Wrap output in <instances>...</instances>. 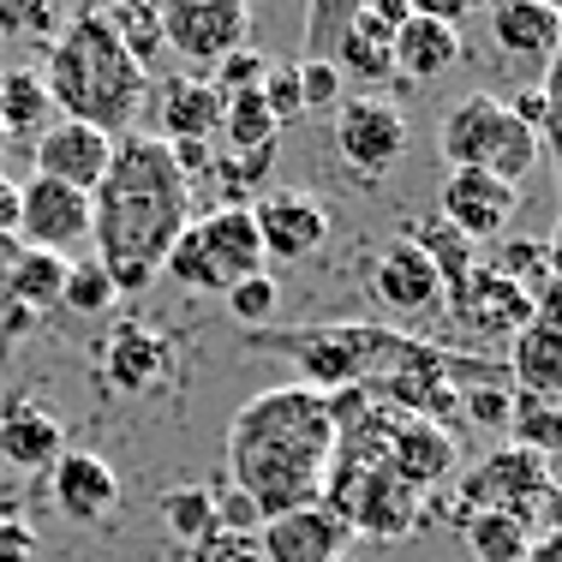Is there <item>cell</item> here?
I'll list each match as a JSON object with an SVG mask.
<instances>
[{"label": "cell", "mask_w": 562, "mask_h": 562, "mask_svg": "<svg viewBox=\"0 0 562 562\" xmlns=\"http://www.w3.org/2000/svg\"><path fill=\"white\" fill-rule=\"evenodd\" d=\"M192 222V186L173 168L156 132H126L114 162L90 192V258L109 270L114 293H144L162 281V263Z\"/></svg>", "instance_id": "6da1fadb"}, {"label": "cell", "mask_w": 562, "mask_h": 562, "mask_svg": "<svg viewBox=\"0 0 562 562\" xmlns=\"http://www.w3.org/2000/svg\"><path fill=\"white\" fill-rule=\"evenodd\" d=\"M437 156L449 168H473V173H497V180L520 186L532 168H539V138L508 114L503 97L491 90H473L443 114L437 126Z\"/></svg>", "instance_id": "8992f818"}, {"label": "cell", "mask_w": 562, "mask_h": 562, "mask_svg": "<svg viewBox=\"0 0 562 562\" xmlns=\"http://www.w3.org/2000/svg\"><path fill=\"white\" fill-rule=\"evenodd\" d=\"M7 144H12V138H7V126H0V156H7Z\"/></svg>", "instance_id": "db71d44e"}, {"label": "cell", "mask_w": 562, "mask_h": 562, "mask_svg": "<svg viewBox=\"0 0 562 562\" xmlns=\"http://www.w3.org/2000/svg\"><path fill=\"white\" fill-rule=\"evenodd\" d=\"M544 263H551V276L562 281V222L551 227V239H544Z\"/></svg>", "instance_id": "816d5d0a"}, {"label": "cell", "mask_w": 562, "mask_h": 562, "mask_svg": "<svg viewBox=\"0 0 562 562\" xmlns=\"http://www.w3.org/2000/svg\"><path fill=\"white\" fill-rule=\"evenodd\" d=\"M66 454V425L43 401L12 395L0 407V467H19V473H48Z\"/></svg>", "instance_id": "d6986e66"}, {"label": "cell", "mask_w": 562, "mask_h": 562, "mask_svg": "<svg viewBox=\"0 0 562 562\" xmlns=\"http://www.w3.org/2000/svg\"><path fill=\"white\" fill-rule=\"evenodd\" d=\"M120 305L109 270L97 258H72L66 263V288H60V312H78V317H109Z\"/></svg>", "instance_id": "4dcf8cb0"}, {"label": "cell", "mask_w": 562, "mask_h": 562, "mask_svg": "<svg viewBox=\"0 0 562 562\" xmlns=\"http://www.w3.org/2000/svg\"><path fill=\"white\" fill-rule=\"evenodd\" d=\"M263 109H270L276 126H288V120H305V102H300V78H293V66H270L258 85Z\"/></svg>", "instance_id": "b9f144b4"}, {"label": "cell", "mask_w": 562, "mask_h": 562, "mask_svg": "<svg viewBox=\"0 0 562 562\" xmlns=\"http://www.w3.org/2000/svg\"><path fill=\"white\" fill-rule=\"evenodd\" d=\"M19 246V180L0 173V251Z\"/></svg>", "instance_id": "c3c4849f"}, {"label": "cell", "mask_w": 562, "mask_h": 562, "mask_svg": "<svg viewBox=\"0 0 562 562\" xmlns=\"http://www.w3.org/2000/svg\"><path fill=\"white\" fill-rule=\"evenodd\" d=\"M461 532H467L473 562H527V551H532V520L503 515V508H479V515H467Z\"/></svg>", "instance_id": "484cf974"}, {"label": "cell", "mask_w": 562, "mask_h": 562, "mask_svg": "<svg viewBox=\"0 0 562 562\" xmlns=\"http://www.w3.org/2000/svg\"><path fill=\"white\" fill-rule=\"evenodd\" d=\"M520 210V186L497 180V173H473V168H449L443 192H437V216H443L467 246L479 239H503L508 222Z\"/></svg>", "instance_id": "7c38bea8"}, {"label": "cell", "mask_w": 562, "mask_h": 562, "mask_svg": "<svg viewBox=\"0 0 562 562\" xmlns=\"http://www.w3.org/2000/svg\"><path fill=\"white\" fill-rule=\"evenodd\" d=\"M102 378L120 395H156L180 378V353L150 324H114L109 341H102Z\"/></svg>", "instance_id": "5bb4252c"}, {"label": "cell", "mask_w": 562, "mask_h": 562, "mask_svg": "<svg viewBox=\"0 0 562 562\" xmlns=\"http://www.w3.org/2000/svg\"><path fill=\"white\" fill-rule=\"evenodd\" d=\"M329 66H336L341 78H359V85L378 97V85H390V78H395V31L378 19V12H359V19L336 36Z\"/></svg>", "instance_id": "603a6c76"}, {"label": "cell", "mask_w": 562, "mask_h": 562, "mask_svg": "<svg viewBox=\"0 0 562 562\" xmlns=\"http://www.w3.org/2000/svg\"><path fill=\"white\" fill-rule=\"evenodd\" d=\"M31 557H36V532H31V520L0 515V562H31Z\"/></svg>", "instance_id": "f6af8a7d"}, {"label": "cell", "mask_w": 562, "mask_h": 562, "mask_svg": "<svg viewBox=\"0 0 562 562\" xmlns=\"http://www.w3.org/2000/svg\"><path fill=\"white\" fill-rule=\"evenodd\" d=\"M222 138H227V156H251V150H270V144H281V126L270 120V109H263L258 90H239V97H227Z\"/></svg>", "instance_id": "f1b7e54d"}, {"label": "cell", "mask_w": 562, "mask_h": 562, "mask_svg": "<svg viewBox=\"0 0 562 562\" xmlns=\"http://www.w3.org/2000/svg\"><path fill=\"white\" fill-rule=\"evenodd\" d=\"M443 312L467 329L473 341H515L532 324V293L497 276L491 263H473L454 288L443 293Z\"/></svg>", "instance_id": "8fae6325"}, {"label": "cell", "mask_w": 562, "mask_h": 562, "mask_svg": "<svg viewBox=\"0 0 562 562\" xmlns=\"http://www.w3.org/2000/svg\"><path fill=\"white\" fill-rule=\"evenodd\" d=\"M66 24V12L55 0H0V36H36V43H55Z\"/></svg>", "instance_id": "e575fe53"}, {"label": "cell", "mask_w": 562, "mask_h": 562, "mask_svg": "<svg viewBox=\"0 0 562 562\" xmlns=\"http://www.w3.org/2000/svg\"><path fill=\"white\" fill-rule=\"evenodd\" d=\"M508 443L544 454V461H557L562 454V407L557 401H532V395H515V413H508Z\"/></svg>", "instance_id": "f546056e"}, {"label": "cell", "mask_w": 562, "mask_h": 562, "mask_svg": "<svg viewBox=\"0 0 562 562\" xmlns=\"http://www.w3.org/2000/svg\"><path fill=\"white\" fill-rule=\"evenodd\" d=\"M55 120L60 114L43 90V72H31V66H7V72H0V126H7V138L36 144Z\"/></svg>", "instance_id": "d4e9b609"}, {"label": "cell", "mask_w": 562, "mask_h": 562, "mask_svg": "<svg viewBox=\"0 0 562 562\" xmlns=\"http://www.w3.org/2000/svg\"><path fill=\"white\" fill-rule=\"evenodd\" d=\"M539 97H544L539 156L551 150V168H557V186H562V43H557V55H551V66H544V85H539Z\"/></svg>", "instance_id": "ab89813d"}, {"label": "cell", "mask_w": 562, "mask_h": 562, "mask_svg": "<svg viewBox=\"0 0 562 562\" xmlns=\"http://www.w3.org/2000/svg\"><path fill=\"white\" fill-rule=\"evenodd\" d=\"M485 263H491L497 276H508L515 288H527V293L539 288L544 276H551V263H544V239H503L497 258H485Z\"/></svg>", "instance_id": "d590c367"}, {"label": "cell", "mask_w": 562, "mask_h": 562, "mask_svg": "<svg viewBox=\"0 0 562 562\" xmlns=\"http://www.w3.org/2000/svg\"><path fill=\"white\" fill-rule=\"evenodd\" d=\"M401 239H413V246H419L425 258H431V270L443 276V293H449L454 281L467 276V270H473V263H479V251L467 246V239L454 234V227H449L443 216H413V222H407V234H401Z\"/></svg>", "instance_id": "83f0119b"}, {"label": "cell", "mask_w": 562, "mask_h": 562, "mask_svg": "<svg viewBox=\"0 0 562 562\" xmlns=\"http://www.w3.org/2000/svg\"><path fill=\"white\" fill-rule=\"evenodd\" d=\"M246 210L263 239V263H312L329 239V210L305 186H263Z\"/></svg>", "instance_id": "30bf717a"}, {"label": "cell", "mask_w": 562, "mask_h": 562, "mask_svg": "<svg viewBox=\"0 0 562 562\" xmlns=\"http://www.w3.org/2000/svg\"><path fill=\"white\" fill-rule=\"evenodd\" d=\"M491 43L503 60L515 66H551L557 43H562V19L539 0H491Z\"/></svg>", "instance_id": "ffe728a7"}, {"label": "cell", "mask_w": 562, "mask_h": 562, "mask_svg": "<svg viewBox=\"0 0 562 562\" xmlns=\"http://www.w3.org/2000/svg\"><path fill=\"white\" fill-rule=\"evenodd\" d=\"M508 390L532 395V401H557L562 407V336L544 324H527L508 341Z\"/></svg>", "instance_id": "cb8c5ba5"}, {"label": "cell", "mask_w": 562, "mask_h": 562, "mask_svg": "<svg viewBox=\"0 0 562 562\" xmlns=\"http://www.w3.org/2000/svg\"><path fill=\"white\" fill-rule=\"evenodd\" d=\"M366 12V0H305V55L300 60H329L336 36Z\"/></svg>", "instance_id": "836d02e7"}, {"label": "cell", "mask_w": 562, "mask_h": 562, "mask_svg": "<svg viewBox=\"0 0 562 562\" xmlns=\"http://www.w3.org/2000/svg\"><path fill=\"white\" fill-rule=\"evenodd\" d=\"M539 7H551V12H557V19H562V0H539Z\"/></svg>", "instance_id": "f5cc1de1"}, {"label": "cell", "mask_w": 562, "mask_h": 562, "mask_svg": "<svg viewBox=\"0 0 562 562\" xmlns=\"http://www.w3.org/2000/svg\"><path fill=\"white\" fill-rule=\"evenodd\" d=\"M162 527H168L180 544L210 539V532H216V491H204V485L168 491V497H162Z\"/></svg>", "instance_id": "d6a6232c"}, {"label": "cell", "mask_w": 562, "mask_h": 562, "mask_svg": "<svg viewBox=\"0 0 562 562\" xmlns=\"http://www.w3.org/2000/svg\"><path fill=\"white\" fill-rule=\"evenodd\" d=\"M48 497L66 520H109L120 508V473L90 449H66L48 467Z\"/></svg>", "instance_id": "ac0fdd59"}, {"label": "cell", "mask_w": 562, "mask_h": 562, "mask_svg": "<svg viewBox=\"0 0 562 562\" xmlns=\"http://www.w3.org/2000/svg\"><path fill=\"white\" fill-rule=\"evenodd\" d=\"M222 114H227V97L210 78H168L156 90V120H162L156 138L162 144H210L222 132Z\"/></svg>", "instance_id": "44dd1931"}, {"label": "cell", "mask_w": 562, "mask_h": 562, "mask_svg": "<svg viewBox=\"0 0 562 562\" xmlns=\"http://www.w3.org/2000/svg\"><path fill=\"white\" fill-rule=\"evenodd\" d=\"M347 539H353L347 520L329 515L324 503L288 508V515H276V520H263V527H258L263 562H341Z\"/></svg>", "instance_id": "e0dca14e"}, {"label": "cell", "mask_w": 562, "mask_h": 562, "mask_svg": "<svg viewBox=\"0 0 562 562\" xmlns=\"http://www.w3.org/2000/svg\"><path fill=\"white\" fill-rule=\"evenodd\" d=\"M293 78H300L305 114H324V109H341L347 102V78L329 60H293Z\"/></svg>", "instance_id": "8d00e7d4"}, {"label": "cell", "mask_w": 562, "mask_h": 562, "mask_svg": "<svg viewBox=\"0 0 562 562\" xmlns=\"http://www.w3.org/2000/svg\"><path fill=\"white\" fill-rule=\"evenodd\" d=\"M43 90L55 102L60 120H85V126L126 138L132 120H138L144 97H150V72L126 55V43L114 36L109 12L85 7L60 24V36L48 43L43 60Z\"/></svg>", "instance_id": "277c9868"}, {"label": "cell", "mask_w": 562, "mask_h": 562, "mask_svg": "<svg viewBox=\"0 0 562 562\" xmlns=\"http://www.w3.org/2000/svg\"><path fill=\"white\" fill-rule=\"evenodd\" d=\"M371 293H378V305L401 324H425V317L443 312V276L431 270V258H425L413 239H395V246L378 251V263H371Z\"/></svg>", "instance_id": "9a60e30c"}, {"label": "cell", "mask_w": 562, "mask_h": 562, "mask_svg": "<svg viewBox=\"0 0 562 562\" xmlns=\"http://www.w3.org/2000/svg\"><path fill=\"white\" fill-rule=\"evenodd\" d=\"M109 24L126 43V55L150 72V55H162V12H156V0H120V7H109Z\"/></svg>", "instance_id": "1f68e13d"}, {"label": "cell", "mask_w": 562, "mask_h": 562, "mask_svg": "<svg viewBox=\"0 0 562 562\" xmlns=\"http://www.w3.org/2000/svg\"><path fill=\"white\" fill-rule=\"evenodd\" d=\"M467 43L461 31L443 19H425V12H407V19L395 24V78H407V85H431V78H443L449 66H461Z\"/></svg>", "instance_id": "7402d4cb"}, {"label": "cell", "mask_w": 562, "mask_h": 562, "mask_svg": "<svg viewBox=\"0 0 562 562\" xmlns=\"http://www.w3.org/2000/svg\"><path fill=\"white\" fill-rule=\"evenodd\" d=\"M192 562H263L258 532H227V527H216L210 539L192 544Z\"/></svg>", "instance_id": "7bdbcfd3"}, {"label": "cell", "mask_w": 562, "mask_h": 562, "mask_svg": "<svg viewBox=\"0 0 562 562\" xmlns=\"http://www.w3.org/2000/svg\"><path fill=\"white\" fill-rule=\"evenodd\" d=\"M532 532H562V479H551L544 503L532 508Z\"/></svg>", "instance_id": "681fc988"}, {"label": "cell", "mask_w": 562, "mask_h": 562, "mask_svg": "<svg viewBox=\"0 0 562 562\" xmlns=\"http://www.w3.org/2000/svg\"><path fill=\"white\" fill-rule=\"evenodd\" d=\"M527 562H562V532H532Z\"/></svg>", "instance_id": "f907efd6"}, {"label": "cell", "mask_w": 562, "mask_h": 562, "mask_svg": "<svg viewBox=\"0 0 562 562\" xmlns=\"http://www.w3.org/2000/svg\"><path fill=\"white\" fill-rule=\"evenodd\" d=\"M263 72H270V60H263V48H234V55H222L216 60V78L210 85L222 90V97H239V90H258L263 85Z\"/></svg>", "instance_id": "60d3db41"}, {"label": "cell", "mask_w": 562, "mask_h": 562, "mask_svg": "<svg viewBox=\"0 0 562 562\" xmlns=\"http://www.w3.org/2000/svg\"><path fill=\"white\" fill-rule=\"evenodd\" d=\"M551 479L557 473H551V461H544V454H532V449H520V443H503V449H491L485 461L461 479V485H454L449 515L467 520V515H479V508H503V515L532 520V508L544 503Z\"/></svg>", "instance_id": "52a82bcc"}, {"label": "cell", "mask_w": 562, "mask_h": 562, "mask_svg": "<svg viewBox=\"0 0 562 562\" xmlns=\"http://www.w3.org/2000/svg\"><path fill=\"white\" fill-rule=\"evenodd\" d=\"M407 114L395 109L390 97H371V90H359V97H347L336 109V150L347 173H359V180H383V173H395L407 162Z\"/></svg>", "instance_id": "ba28073f"}, {"label": "cell", "mask_w": 562, "mask_h": 562, "mask_svg": "<svg viewBox=\"0 0 562 562\" xmlns=\"http://www.w3.org/2000/svg\"><path fill=\"white\" fill-rule=\"evenodd\" d=\"M66 263H72V258H55V251L19 246V251H12V300H19L31 317H43V312H60Z\"/></svg>", "instance_id": "4316f807"}, {"label": "cell", "mask_w": 562, "mask_h": 562, "mask_svg": "<svg viewBox=\"0 0 562 562\" xmlns=\"http://www.w3.org/2000/svg\"><path fill=\"white\" fill-rule=\"evenodd\" d=\"M532 324H544L562 336V281L557 276H544L539 288H532Z\"/></svg>", "instance_id": "bcb514c9"}, {"label": "cell", "mask_w": 562, "mask_h": 562, "mask_svg": "<svg viewBox=\"0 0 562 562\" xmlns=\"http://www.w3.org/2000/svg\"><path fill=\"white\" fill-rule=\"evenodd\" d=\"M114 144L109 132L85 126V120H55L43 138L31 144V162H36V180H55V186H72V192H97L102 173L114 162Z\"/></svg>", "instance_id": "2e32d148"}, {"label": "cell", "mask_w": 562, "mask_h": 562, "mask_svg": "<svg viewBox=\"0 0 562 562\" xmlns=\"http://www.w3.org/2000/svg\"><path fill=\"white\" fill-rule=\"evenodd\" d=\"M251 353H276L300 366L312 390H378L413 371H443L467 347H443L431 336H407L395 324H317V329H251Z\"/></svg>", "instance_id": "3957f363"}, {"label": "cell", "mask_w": 562, "mask_h": 562, "mask_svg": "<svg viewBox=\"0 0 562 562\" xmlns=\"http://www.w3.org/2000/svg\"><path fill=\"white\" fill-rule=\"evenodd\" d=\"M413 12H425V19H443V24H454L461 31V19H473L479 7H491V0H407Z\"/></svg>", "instance_id": "7dc6e473"}, {"label": "cell", "mask_w": 562, "mask_h": 562, "mask_svg": "<svg viewBox=\"0 0 562 562\" xmlns=\"http://www.w3.org/2000/svg\"><path fill=\"white\" fill-rule=\"evenodd\" d=\"M12 251H19V246H12ZM12 251H0V347L36 329V317L24 312L19 300H12Z\"/></svg>", "instance_id": "ee69618b"}, {"label": "cell", "mask_w": 562, "mask_h": 562, "mask_svg": "<svg viewBox=\"0 0 562 562\" xmlns=\"http://www.w3.org/2000/svg\"><path fill=\"white\" fill-rule=\"evenodd\" d=\"M366 7H378V0H366Z\"/></svg>", "instance_id": "11a10c76"}, {"label": "cell", "mask_w": 562, "mask_h": 562, "mask_svg": "<svg viewBox=\"0 0 562 562\" xmlns=\"http://www.w3.org/2000/svg\"><path fill=\"white\" fill-rule=\"evenodd\" d=\"M0 72H7V60H0Z\"/></svg>", "instance_id": "9f6ffc18"}, {"label": "cell", "mask_w": 562, "mask_h": 562, "mask_svg": "<svg viewBox=\"0 0 562 562\" xmlns=\"http://www.w3.org/2000/svg\"><path fill=\"white\" fill-rule=\"evenodd\" d=\"M508 413H515V390L508 383H473L461 390V419L479 431H508Z\"/></svg>", "instance_id": "74e56055"}, {"label": "cell", "mask_w": 562, "mask_h": 562, "mask_svg": "<svg viewBox=\"0 0 562 562\" xmlns=\"http://www.w3.org/2000/svg\"><path fill=\"white\" fill-rule=\"evenodd\" d=\"M19 246L72 258L78 246H90V192L55 180H24L19 186Z\"/></svg>", "instance_id": "4fadbf2b"}, {"label": "cell", "mask_w": 562, "mask_h": 562, "mask_svg": "<svg viewBox=\"0 0 562 562\" xmlns=\"http://www.w3.org/2000/svg\"><path fill=\"white\" fill-rule=\"evenodd\" d=\"M162 48L186 66H216L251 43V0H156Z\"/></svg>", "instance_id": "9c48e42d"}, {"label": "cell", "mask_w": 562, "mask_h": 562, "mask_svg": "<svg viewBox=\"0 0 562 562\" xmlns=\"http://www.w3.org/2000/svg\"><path fill=\"white\" fill-rule=\"evenodd\" d=\"M114 7H120V0H114Z\"/></svg>", "instance_id": "6f0895ef"}, {"label": "cell", "mask_w": 562, "mask_h": 562, "mask_svg": "<svg viewBox=\"0 0 562 562\" xmlns=\"http://www.w3.org/2000/svg\"><path fill=\"white\" fill-rule=\"evenodd\" d=\"M276 293H281V288H276V276L263 270V276H246V281H239V288H227L222 300H227V312H234V317H239V324H246V329H270Z\"/></svg>", "instance_id": "f35d334b"}, {"label": "cell", "mask_w": 562, "mask_h": 562, "mask_svg": "<svg viewBox=\"0 0 562 562\" xmlns=\"http://www.w3.org/2000/svg\"><path fill=\"white\" fill-rule=\"evenodd\" d=\"M341 431L329 419V395L312 383L258 390L227 419V485L246 491L263 520L324 497Z\"/></svg>", "instance_id": "7a4b0ae2"}, {"label": "cell", "mask_w": 562, "mask_h": 562, "mask_svg": "<svg viewBox=\"0 0 562 562\" xmlns=\"http://www.w3.org/2000/svg\"><path fill=\"white\" fill-rule=\"evenodd\" d=\"M263 270L270 263H263V239L251 227V210H222V204L186 222L162 263V276L186 293H227Z\"/></svg>", "instance_id": "5b68a950"}]
</instances>
